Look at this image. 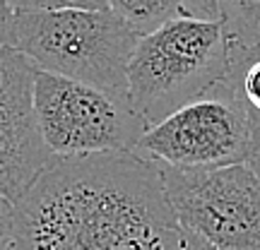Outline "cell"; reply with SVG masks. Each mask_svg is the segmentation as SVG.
<instances>
[{
    "label": "cell",
    "mask_w": 260,
    "mask_h": 250,
    "mask_svg": "<svg viewBox=\"0 0 260 250\" xmlns=\"http://www.w3.org/2000/svg\"><path fill=\"white\" fill-rule=\"evenodd\" d=\"M183 250H219V248H214V245H210V243H205L203 238H198V236H193V233L186 231V248Z\"/></svg>",
    "instance_id": "9a60e30c"
},
{
    "label": "cell",
    "mask_w": 260,
    "mask_h": 250,
    "mask_svg": "<svg viewBox=\"0 0 260 250\" xmlns=\"http://www.w3.org/2000/svg\"><path fill=\"white\" fill-rule=\"evenodd\" d=\"M186 17L219 22V0H181Z\"/></svg>",
    "instance_id": "7c38bea8"
},
{
    "label": "cell",
    "mask_w": 260,
    "mask_h": 250,
    "mask_svg": "<svg viewBox=\"0 0 260 250\" xmlns=\"http://www.w3.org/2000/svg\"><path fill=\"white\" fill-rule=\"evenodd\" d=\"M0 250H12V241L10 238H0Z\"/></svg>",
    "instance_id": "2e32d148"
},
{
    "label": "cell",
    "mask_w": 260,
    "mask_h": 250,
    "mask_svg": "<svg viewBox=\"0 0 260 250\" xmlns=\"http://www.w3.org/2000/svg\"><path fill=\"white\" fill-rule=\"evenodd\" d=\"M241 106L251 132V154L248 164L260 176V41L248 46L229 44V70L222 80Z\"/></svg>",
    "instance_id": "ba28073f"
},
{
    "label": "cell",
    "mask_w": 260,
    "mask_h": 250,
    "mask_svg": "<svg viewBox=\"0 0 260 250\" xmlns=\"http://www.w3.org/2000/svg\"><path fill=\"white\" fill-rule=\"evenodd\" d=\"M157 166L183 231L219 250H260V176L251 164Z\"/></svg>",
    "instance_id": "5b68a950"
},
{
    "label": "cell",
    "mask_w": 260,
    "mask_h": 250,
    "mask_svg": "<svg viewBox=\"0 0 260 250\" xmlns=\"http://www.w3.org/2000/svg\"><path fill=\"white\" fill-rule=\"evenodd\" d=\"M34 111L53 157L135 152L147 132L128 92L99 89L41 70L34 77Z\"/></svg>",
    "instance_id": "277c9868"
},
{
    "label": "cell",
    "mask_w": 260,
    "mask_h": 250,
    "mask_svg": "<svg viewBox=\"0 0 260 250\" xmlns=\"http://www.w3.org/2000/svg\"><path fill=\"white\" fill-rule=\"evenodd\" d=\"M12 250H183L159 166L135 152L53 157L15 204Z\"/></svg>",
    "instance_id": "6da1fadb"
},
{
    "label": "cell",
    "mask_w": 260,
    "mask_h": 250,
    "mask_svg": "<svg viewBox=\"0 0 260 250\" xmlns=\"http://www.w3.org/2000/svg\"><path fill=\"white\" fill-rule=\"evenodd\" d=\"M34 77L27 56L0 48V193L15 204L53 159L34 111Z\"/></svg>",
    "instance_id": "52a82bcc"
},
{
    "label": "cell",
    "mask_w": 260,
    "mask_h": 250,
    "mask_svg": "<svg viewBox=\"0 0 260 250\" xmlns=\"http://www.w3.org/2000/svg\"><path fill=\"white\" fill-rule=\"evenodd\" d=\"M135 154L174 168L248 164L251 132L241 106L219 82L210 92L147 128Z\"/></svg>",
    "instance_id": "8992f818"
},
{
    "label": "cell",
    "mask_w": 260,
    "mask_h": 250,
    "mask_svg": "<svg viewBox=\"0 0 260 250\" xmlns=\"http://www.w3.org/2000/svg\"><path fill=\"white\" fill-rule=\"evenodd\" d=\"M15 12H48V10H106V0H8Z\"/></svg>",
    "instance_id": "8fae6325"
},
{
    "label": "cell",
    "mask_w": 260,
    "mask_h": 250,
    "mask_svg": "<svg viewBox=\"0 0 260 250\" xmlns=\"http://www.w3.org/2000/svg\"><path fill=\"white\" fill-rule=\"evenodd\" d=\"M219 22L232 46L260 41V0H219Z\"/></svg>",
    "instance_id": "30bf717a"
},
{
    "label": "cell",
    "mask_w": 260,
    "mask_h": 250,
    "mask_svg": "<svg viewBox=\"0 0 260 250\" xmlns=\"http://www.w3.org/2000/svg\"><path fill=\"white\" fill-rule=\"evenodd\" d=\"M15 214H17L15 202L0 193V238H10V241H12V233H15Z\"/></svg>",
    "instance_id": "4fadbf2b"
},
{
    "label": "cell",
    "mask_w": 260,
    "mask_h": 250,
    "mask_svg": "<svg viewBox=\"0 0 260 250\" xmlns=\"http://www.w3.org/2000/svg\"><path fill=\"white\" fill-rule=\"evenodd\" d=\"M106 8L123 17L140 34L161 27L169 19L186 17L181 0H106Z\"/></svg>",
    "instance_id": "9c48e42d"
},
{
    "label": "cell",
    "mask_w": 260,
    "mask_h": 250,
    "mask_svg": "<svg viewBox=\"0 0 260 250\" xmlns=\"http://www.w3.org/2000/svg\"><path fill=\"white\" fill-rule=\"evenodd\" d=\"M229 70V41L222 22L169 19L142 34L128 63V99L152 128L200 99Z\"/></svg>",
    "instance_id": "7a4b0ae2"
},
{
    "label": "cell",
    "mask_w": 260,
    "mask_h": 250,
    "mask_svg": "<svg viewBox=\"0 0 260 250\" xmlns=\"http://www.w3.org/2000/svg\"><path fill=\"white\" fill-rule=\"evenodd\" d=\"M12 24H15V10L10 8L8 0H0V48L10 46Z\"/></svg>",
    "instance_id": "5bb4252c"
},
{
    "label": "cell",
    "mask_w": 260,
    "mask_h": 250,
    "mask_svg": "<svg viewBox=\"0 0 260 250\" xmlns=\"http://www.w3.org/2000/svg\"><path fill=\"white\" fill-rule=\"evenodd\" d=\"M140 37L109 8L48 10L15 12L10 46L41 73L128 92V63Z\"/></svg>",
    "instance_id": "3957f363"
}]
</instances>
